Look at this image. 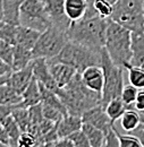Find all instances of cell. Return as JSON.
<instances>
[{"mask_svg": "<svg viewBox=\"0 0 144 147\" xmlns=\"http://www.w3.org/2000/svg\"><path fill=\"white\" fill-rule=\"evenodd\" d=\"M128 70V80L129 84L135 86L139 90H144V69L142 67L129 66L127 67Z\"/></svg>", "mask_w": 144, "mask_h": 147, "instance_id": "obj_28", "label": "cell"}, {"mask_svg": "<svg viewBox=\"0 0 144 147\" xmlns=\"http://www.w3.org/2000/svg\"><path fill=\"white\" fill-rule=\"evenodd\" d=\"M57 147H74V145L68 138H61L58 140Z\"/></svg>", "mask_w": 144, "mask_h": 147, "instance_id": "obj_42", "label": "cell"}, {"mask_svg": "<svg viewBox=\"0 0 144 147\" xmlns=\"http://www.w3.org/2000/svg\"><path fill=\"white\" fill-rule=\"evenodd\" d=\"M144 63V32L132 33V59L130 66L142 67Z\"/></svg>", "mask_w": 144, "mask_h": 147, "instance_id": "obj_17", "label": "cell"}, {"mask_svg": "<svg viewBox=\"0 0 144 147\" xmlns=\"http://www.w3.org/2000/svg\"><path fill=\"white\" fill-rule=\"evenodd\" d=\"M32 78H33V71H32V67H31V63H30L24 69L13 70L12 73L9 74L6 84L12 90H14L17 94L22 95L23 93L25 92V90L29 86V84L31 83Z\"/></svg>", "mask_w": 144, "mask_h": 147, "instance_id": "obj_13", "label": "cell"}, {"mask_svg": "<svg viewBox=\"0 0 144 147\" xmlns=\"http://www.w3.org/2000/svg\"><path fill=\"white\" fill-rule=\"evenodd\" d=\"M2 126L5 128V131L8 136V139H9V146L10 147H17L18 144V138L22 134V130L19 129L18 125L16 123V121L14 120V118L12 117V114L9 117H7L3 122H2Z\"/></svg>", "mask_w": 144, "mask_h": 147, "instance_id": "obj_25", "label": "cell"}, {"mask_svg": "<svg viewBox=\"0 0 144 147\" xmlns=\"http://www.w3.org/2000/svg\"><path fill=\"white\" fill-rule=\"evenodd\" d=\"M0 20H3V9H2V0H0Z\"/></svg>", "mask_w": 144, "mask_h": 147, "instance_id": "obj_44", "label": "cell"}, {"mask_svg": "<svg viewBox=\"0 0 144 147\" xmlns=\"http://www.w3.org/2000/svg\"><path fill=\"white\" fill-rule=\"evenodd\" d=\"M126 110H128V107L123 102V100L120 97L112 98L106 105V112L113 123L116 120L122 118V115L125 113Z\"/></svg>", "mask_w": 144, "mask_h": 147, "instance_id": "obj_24", "label": "cell"}, {"mask_svg": "<svg viewBox=\"0 0 144 147\" xmlns=\"http://www.w3.org/2000/svg\"><path fill=\"white\" fill-rule=\"evenodd\" d=\"M17 147H37L36 138L29 131L22 132L18 138Z\"/></svg>", "mask_w": 144, "mask_h": 147, "instance_id": "obj_35", "label": "cell"}, {"mask_svg": "<svg viewBox=\"0 0 144 147\" xmlns=\"http://www.w3.org/2000/svg\"><path fill=\"white\" fill-rule=\"evenodd\" d=\"M139 91H140L139 88H136L135 86H133V85H130V84L124 86L122 95H120V98L123 100V102L128 107V109H130V108L134 105Z\"/></svg>", "mask_w": 144, "mask_h": 147, "instance_id": "obj_30", "label": "cell"}, {"mask_svg": "<svg viewBox=\"0 0 144 147\" xmlns=\"http://www.w3.org/2000/svg\"><path fill=\"white\" fill-rule=\"evenodd\" d=\"M16 33H17V25L5 23L0 28V40L12 45H16Z\"/></svg>", "mask_w": 144, "mask_h": 147, "instance_id": "obj_29", "label": "cell"}, {"mask_svg": "<svg viewBox=\"0 0 144 147\" xmlns=\"http://www.w3.org/2000/svg\"><path fill=\"white\" fill-rule=\"evenodd\" d=\"M8 76H9V75H8ZM8 76H3V77H0V86L7 83V79H8Z\"/></svg>", "mask_w": 144, "mask_h": 147, "instance_id": "obj_43", "label": "cell"}, {"mask_svg": "<svg viewBox=\"0 0 144 147\" xmlns=\"http://www.w3.org/2000/svg\"><path fill=\"white\" fill-rule=\"evenodd\" d=\"M12 117L14 118V120L16 121L19 129L22 130V132H25L29 130L30 127V115H29V109L27 108H23L19 107L17 104L14 110L12 112Z\"/></svg>", "mask_w": 144, "mask_h": 147, "instance_id": "obj_27", "label": "cell"}, {"mask_svg": "<svg viewBox=\"0 0 144 147\" xmlns=\"http://www.w3.org/2000/svg\"><path fill=\"white\" fill-rule=\"evenodd\" d=\"M58 96L71 115L82 117L85 111L101 103V94L93 92L86 87L79 73L74 76L67 86L60 90Z\"/></svg>", "mask_w": 144, "mask_h": 147, "instance_id": "obj_2", "label": "cell"}, {"mask_svg": "<svg viewBox=\"0 0 144 147\" xmlns=\"http://www.w3.org/2000/svg\"><path fill=\"white\" fill-rule=\"evenodd\" d=\"M22 102V95L12 90L7 84L0 86V105H17Z\"/></svg>", "mask_w": 144, "mask_h": 147, "instance_id": "obj_26", "label": "cell"}, {"mask_svg": "<svg viewBox=\"0 0 144 147\" xmlns=\"http://www.w3.org/2000/svg\"><path fill=\"white\" fill-rule=\"evenodd\" d=\"M40 32L34 31L32 28L17 25V33H16V45L25 48L27 50H33L35 47L37 38L40 36Z\"/></svg>", "mask_w": 144, "mask_h": 147, "instance_id": "obj_16", "label": "cell"}, {"mask_svg": "<svg viewBox=\"0 0 144 147\" xmlns=\"http://www.w3.org/2000/svg\"><path fill=\"white\" fill-rule=\"evenodd\" d=\"M116 130L117 129L113 127L107 134L106 142H105L103 147H120L119 146V139H118V136H117V131Z\"/></svg>", "mask_w": 144, "mask_h": 147, "instance_id": "obj_36", "label": "cell"}, {"mask_svg": "<svg viewBox=\"0 0 144 147\" xmlns=\"http://www.w3.org/2000/svg\"><path fill=\"white\" fill-rule=\"evenodd\" d=\"M25 0H2L3 22L13 25H19V9Z\"/></svg>", "mask_w": 144, "mask_h": 147, "instance_id": "obj_19", "label": "cell"}, {"mask_svg": "<svg viewBox=\"0 0 144 147\" xmlns=\"http://www.w3.org/2000/svg\"><path fill=\"white\" fill-rule=\"evenodd\" d=\"M41 103V94H40V87L39 83L33 77L29 86L26 87L25 92L22 94V102L19 103V107L23 108H30Z\"/></svg>", "mask_w": 144, "mask_h": 147, "instance_id": "obj_18", "label": "cell"}, {"mask_svg": "<svg viewBox=\"0 0 144 147\" xmlns=\"http://www.w3.org/2000/svg\"><path fill=\"white\" fill-rule=\"evenodd\" d=\"M83 126V120L82 117L78 115H66L58 123H57V135L59 139L61 138H67L73 132L81 130Z\"/></svg>", "mask_w": 144, "mask_h": 147, "instance_id": "obj_15", "label": "cell"}, {"mask_svg": "<svg viewBox=\"0 0 144 147\" xmlns=\"http://www.w3.org/2000/svg\"><path fill=\"white\" fill-rule=\"evenodd\" d=\"M102 147H103V146H102Z\"/></svg>", "mask_w": 144, "mask_h": 147, "instance_id": "obj_48", "label": "cell"}, {"mask_svg": "<svg viewBox=\"0 0 144 147\" xmlns=\"http://www.w3.org/2000/svg\"><path fill=\"white\" fill-rule=\"evenodd\" d=\"M67 138L73 143L74 147H91L89 139H88L86 135L83 132L82 129L73 132L72 135H69Z\"/></svg>", "mask_w": 144, "mask_h": 147, "instance_id": "obj_34", "label": "cell"}, {"mask_svg": "<svg viewBox=\"0 0 144 147\" xmlns=\"http://www.w3.org/2000/svg\"><path fill=\"white\" fill-rule=\"evenodd\" d=\"M81 76L86 87H89L93 92L102 94L105 78L101 66H91L81 74Z\"/></svg>", "mask_w": 144, "mask_h": 147, "instance_id": "obj_14", "label": "cell"}, {"mask_svg": "<svg viewBox=\"0 0 144 147\" xmlns=\"http://www.w3.org/2000/svg\"><path fill=\"white\" fill-rule=\"evenodd\" d=\"M133 135H135V136L140 139V142L142 143V145H143V147H144V125L143 123H141V125L139 126V128H136L133 131Z\"/></svg>", "mask_w": 144, "mask_h": 147, "instance_id": "obj_40", "label": "cell"}, {"mask_svg": "<svg viewBox=\"0 0 144 147\" xmlns=\"http://www.w3.org/2000/svg\"><path fill=\"white\" fill-rule=\"evenodd\" d=\"M134 108L139 112H143L144 111V90H140L137 93L135 103H134Z\"/></svg>", "mask_w": 144, "mask_h": 147, "instance_id": "obj_38", "label": "cell"}, {"mask_svg": "<svg viewBox=\"0 0 144 147\" xmlns=\"http://www.w3.org/2000/svg\"><path fill=\"white\" fill-rule=\"evenodd\" d=\"M14 50H15V45H12L0 40V59L6 63H8L10 67L14 60Z\"/></svg>", "mask_w": 144, "mask_h": 147, "instance_id": "obj_32", "label": "cell"}, {"mask_svg": "<svg viewBox=\"0 0 144 147\" xmlns=\"http://www.w3.org/2000/svg\"><path fill=\"white\" fill-rule=\"evenodd\" d=\"M41 1L51 20V24L67 32L68 27L72 24V20L66 15L65 0H41Z\"/></svg>", "mask_w": 144, "mask_h": 147, "instance_id": "obj_9", "label": "cell"}, {"mask_svg": "<svg viewBox=\"0 0 144 147\" xmlns=\"http://www.w3.org/2000/svg\"><path fill=\"white\" fill-rule=\"evenodd\" d=\"M48 65L50 73L59 88H64L65 86H67L74 78V76L77 74V70L75 68L64 62L48 60Z\"/></svg>", "mask_w": 144, "mask_h": 147, "instance_id": "obj_12", "label": "cell"}, {"mask_svg": "<svg viewBox=\"0 0 144 147\" xmlns=\"http://www.w3.org/2000/svg\"><path fill=\"white\" fill-rule=\"evenodd\" d=\"M69 42L67 32L59 27L51 25L44 32L40 34L35 47L32 50L33 59L44 58L47 60L52 59L60 53L64 47Z\"/></svg>", "mask_w": 144, "mask_h": 147, "instance_id": "obj_7", "label": "cell"}, {"mask_svg": "<svg viewBox=\"0 0 144 147\" xmlns=\"http://www.w3.org/2000/svg\"><path fill=\"white\" fill-rule=\"evenodd\" d=\"M31 67H32V71H33V77L37 80V83L43 85L46 88L50 90L51 92L56 93L58 95L61 88L58 87L52 75L50 73L48 60L44 58H35L32 60Z\"/></svg>", "mask_w": 144, "mask_h": 147, "instance_id": "obj_10", "label": "cell"}, {"mask_svg": "<svg viewBox=\"0 0 144 147\" xmlns=\"http://www.w3.org/2000/svg\"><path fill=\"white\" fill-rule=\"evenodd\" d=\"M101 68L103 71V90L101 94V105L106 109L109 101L116 97H120L124 88V68L117 66L107 53L106 49L101 50Z\"/></svg>", "mask_w": 144, "mask_h": 147, "instance_id": "obj_5", "label": "cell"}, {"mask_svg": "<svg viewBox=\"0 0 144 147\" xmlns=\"http://www.w3.org/2000/svg\"><path fill=\"white\" fill-rule=\"evenodd\" d=\"M0 143L1 144H6V145H9V139H8V136L5 131V128L2 125H0Z\"/></svg>", "mask_w": 144, "mask_h": 147, "instance_id": "obj_41", "label": "cell"}, {"mask_svg": "<svg viewBox=\"0 0 144 147\" xmlns=\"http://www.w3.org/2000/svg\"><path fill=\"white\" fill-rule=\"evenodd\" d=\"M117 136L119 139V146L120 147H143L142 143L135 135H127V134L122 135L117 131Z\"/></svg>", "mask_w": 144, "mask_h": 147, "instance_id": "obj_33", "label": "cell"}, {"mask_svg": "<svg viewBox=\"0 0 144 147\" xmlns=\"http://www.w3.org/2000/svg\"><path fill=\"white\" fill-rule=\"evenodd\" d=\"M18 23L40 33L52 25L41 0H25L19 9Z\"/></svg>", "mask_w": 144, "mask_h": 147, "instance_id": "obj_8", "label": "cell"}, {"mask_svg": "<svg viewBox=\"0 0 144 147\" xmlns=\"http://www.w3.org/2000/svg\"><path fill=\"white\" fill-rule=\"evenodd\" d=\"M83 132L86 135L91 147H102L106 142V134L100 129L95 128L90 123H84L82 126Z\"/></svg>", "mask_w": 144, "mask_h": 147, "instance_id": "obj_22", "label": "cell"}, {"mask_svg": "<svg viewBox=\"0 0 144 147\" xmlns=\"http://www.w3.org/2000/svg\"><path fill=\"white\" fill-rule=\"evenodd\" d=\"M3 24H5V22H3V20H0V28L2 27V25H3Z\"/></svg>", "mask_w": 144, "mask_h": 147, "instance_id": "obj_47", "label": "cell"}, {"mask_svg": "<svg viewBox=\"0 0 144 147\" xmlns=\"http://www.w3.org/2000/svg\"><path fill=\"white\" fill-rule=\"evenodd\" d=\"M106 1H108L109 3H111V5L113 6V5H115V3H116V2L118 1V0H106Z\"/></svg>", "mask_w": 144, "mask_h": 147, "instance_id": "obj_45", "label": "cell"}, {"mask_svg": "<svg viewBox=\"0 0 144 147\" xmlns=\"http://www.w3.org/2000/svg\"><path fill=\"white\" fill-rule=\"evenodd\" d=\"M16 105H0V125H2L3 120L12 114Z\"/></svg>", "mask_w": 144, "mask_h": 147, "instance_id": "obj_37", "label": "cell"}, {"mask_svg": "<svg viewBox=\"0 0 144 147\" xmlns=\"http://www.w3.org/2000/svg\"><path fill=\"white\" fill-rule=\"evenodd\" d=\"M82 120L84 123H90L92 126H94L95 128L100 129L101 131H103L106 134V136L109 131L115 127L113 122L110 120V118L106 112V109L101 104L85 111L82 114Z\"/></svg>", "mask_w": 144, "mask_h": 147, "instance_id": "obj_11", "label": "cell"}, {"mask_svg": "<svg viewBox=\"0 0 144 147\" xmlns=\"http://www.w3.org/2000/svg\"><path fill=\"white\" fill-rule=\"evenodd\" d=\"M108 20L109 18L92 16L72 22L67 30L69 42L83 45L96 52H101L105 48Z\"/></svg>", "mask_w": 144, "mask_h": 147, "instance_id": "obj_1", "label": "cell"}, {"mask_svg": "<svg viewBox=\"0 0 144 147\" xmlns=\"http://www.w3.org/2000/svg\"><path fill=\"white\" fill-rule=\"evenodd\" d=\"M88 10V0H65V11L72 22L82 19Z\"/></svg>", "mask_w": 144, "mask_h": 147, "instance_id": "obj_20", "label": "cell"}, {"mask_svg": "<svg viewBox=\"0 0 144 147\" xmlns=\"http://www.w3.org/2000/svg\"><path fill=\"white\" fill-rule=\"evenodd\" d=\"M42 113H43L44 119L50 120V121H52L54 123H58L64 117L68 115V114L62 113L60 110L56 109L54 107H50V105H47V104H42Z\"/></svg>", "mask_w": 144, "mask_h": 147, "instance_id": "obj_31", "label": "cell"}, {"mask_svg": "<svg viewBox=\"0 0 144 147\" xmlns=\"http://www.w3.org/2000/svg\"><path fill=\"white\" fill-rule=\"evenodd\" d=\"M105 49L117 66L126 69L132 59V32L109 18Z\"/></svg>", "mask_w": 144, "mask_h": 147, "instance_id": "obj_3", "label": "cell"}, {"mask_svg": "<svg viewBox=\"0 0 144 147\" xmlns=\"http://www.w3.org/2000/svg\"><path fill=\"white\" fill-rule=\"evenodd\" d=\"M49 60L67 63L82 74L91 66H101V52L93 51L83 45L68 42L60 53Z\"/></svg>", "mask_w": 144, "mask_h": 147, "instance_id": "obj_6", "label": "cell"}, {"mask_svg": "<svg viewBox=\"0 0 144 147\" xmlns=\"http://www.w3.org/2000/svg\"><path fill=\"white\" fill-rule=\"evenodd\" d=\"M141 125V114L139 111L128 109L120 118V126L127 132H133Z\"/></svg>", "mask_w": 144, "mask_h": 147, "instance_id": "obj_23", "label": "cell"}, {"mask_svg": "<svg viewBox=\"0 0 144 147\" xmlns=\"http://www.w3.org/2000/svg\"><path fill=\"white\" fill-rule=\"evenodd\" d=\"M32 60H33V53L31 50H27L19 45H15L14 60H13V65H12L13 70L24 69L32 62Z\"/></svg>", "mask_w": 144, "mask_h": 147, "instance_id": "obj_21", "label": "cell"}, {"mask_svg": "<svg viewBox=\"0 0 144 147\" xmlns=\"http://www.w3.org/2000/svg\"><path fill=\"white\" fill-rule=\"evenodd\" d=\"M0 147H10L9 145H6V144H1L0 143Z\"/></svg>", "mask_w": 144, "mask_h": 147, "instance_id": "obj_46", "label": "cell"}, {"mask_svg": "<svg viewBox=\"0 0 144 147\" xmlns=\"http://www.w3.org/2000/svg\"><path fill=\"white\" fill-rule=\"evenodd\" d=\"M13 71V68L6 63L5 61H2L0 59V77H3V76H8L9 74Z\"/></svg>", "mask_w": 144, "mask_h": 147, "instance_id": "obj_39", "label": "cell"}, {"mask_svg": "<svg viewBox=\"0 0 144 147\" xmlns=\"http://www.w3.org/2000/svg\"><path fill=\"white\" fill-rule=\"evenodd\" d=\"M110 19L132 33L144 32V0H118Z\"/></svg>", "mask_w": 144, "mask_h": 147, "instance_id": "obj_4", "label": "cell"}]
</instances>
